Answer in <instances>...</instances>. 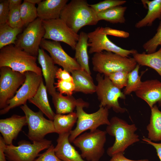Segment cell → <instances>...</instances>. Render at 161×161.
<instances>
[{
  "instance_id": "cell-27",
  "label": "cell",
  "mask_w": 161,
  "mask_h": 161,
  "mask_svg": "<svg viewBox=\"0 0 161 161\" xmlns=\"http://www.w3.org/2000/svg\"><path fill=\"white\" fill-rule=\"evenodd\" d=\"M151 109L149 123L147 126L148 138L151 141L161 140V111L154 105Z\"/></svg>"
},
{
  "instance_id": "cell-8",
  "label": "cell",
  "mask_w": 161,
  "mask_h": 161,
  "mask_svg": "<svg viewBox=\"0 0 161 161\" xmlns=\"http://www.w3.org/2000/svg\"><path fill=\"white\" fill-rule=\"evenodd\" d=\"M18 144V146L13 144L6 145L4 149L6 157L11 161H34L40 152L50 146L52 141L44 139L31 143L21 140Z\"/></svg>"
},
{
  "instance_id": "cell-22",
  "label": "cell",
  "mask_w": 161,
  "mask_h": 161,
  "mask_svg": "<svg viewBox=\"0 0 161 161\" xmlns=\"http://www.w3.org/2000/svg\"><path fill=\"white\" fill-rule=\"evenodd\" d=\"M47 92L46 87L43 80L35 94L28 101L38 107L49 119L53 120L56 114L50 105Z\"/></svg>"
},
{
  "instance_id": "cell-36",
  "label": "cell",
  "mask_w": 161,
  "mask_h": 161,
  "mask_svg": "<svg viewBox=\"0 0 161 161\" xmlns=\"http://www.w3.org/2000/svg\"><path fill=\"white\" fill-rule=\"evenodd\" d=\"M20 7L10 10L7 23L13 28H23L24 26L21 17Z\"/></svg>"
},
{
  "instance_id": "cell-12",
  "label": "cell",
  "mask_w": 161,
  "mask_h": 161,
  "mask_svg": "<svg viewBox=\"0 0 161 161\" xmlns=\"http://www.w3.org/2000/svg\"><path fill=\"white\" fill-rule=\"evenodd\" d=\"M45 31L44 38L64 42L74 50L79 39V35L75 33L60 18L42 20Z\"/></svg>"
},
{
  "instance_id": "cell-3",
  "label": "cell",
  "mask_w": 161,
  "mask_h": 161,
  "mask_svg": "<svg viewBox=\"0 0 161 161\" xmlns=\"http://www.w3.org/2000/svg\"><path fill=\"white\" fill-rule=\"evenodd\" d=\"M37 57L32 56L14 44L6 46L0 50V67L7 66L21 73L28 71L42 74L37 65Z\"/></svg>"
},
{
  "instance_id": "cell-15",
  "label": "cell",
  "mask_w": 161,
  "mask_h": 161,
  "mask_svg": "<svg viewBox=\"0 0 161 161\" xmlns=\"http://www.w3.org/2000/svg\"><path fill=\"white\" fill-rule=\"evenodd\" d=\"M40 47L49 53L55 64L61 66L69 73L81 69L75 58L71 57L65 51L60 42L43 38Z\"/></svg>"
},
{
  "instance_id": "cell-40",
  "label": "cell",
  "mask_w": 161,
  "mask_h": 161,
  "mask_svg": "<svg viewBox=\"0 0 161 161\" xmlns=\"http://www.w3.org/2000/svg\"><path fill=\"white\" fill-rule=\"evenodd\" d=\"M10 11L8 0H0V24L7 23Z\"/></svg>"
},
{
  "instance_id": "cell-42",
  "label": "cell",
  "mask_w": 161,
  "mask_h": 161,
  "mask_svg": "<svg viewBox=\"0 0 161 161\" xmlns=\"http://www.w3.org/2000/svg\"><path fill=\"white\" fill-rule=\"evenodd\" d=\"M109 161H149V160L147 159L137 160L129 159L124 156V153L120 152L112 156Z\"/></svg>"
},
{
  "instance_id": "cell-10",
  "label": "cell",
  "mask_w": 161,
  "mask_h": 161,
  "mask_svg": "<svg viewBox=\"0 0 161 161\" xmlns=\"http://www.w3.org/2000/svg\"><path fill=\"white\" fill-rule=\"evenodd\" d=\"M45 31L42 20L38 18L29 24L17 36L14 45L31 55L37 57Z\"/></svg>"
},
{
  "instance_id": "cell-9",
  "label": "cell",
  "mask_w": 161,
  "mask_h": 161,
  "mask_svg": "<svg viewBox=\"0 0 161 161\" xmlns=\"http://www.w3.org/2000/svg\"><path fill=\"white\" fill-rule=\"evenodd\" d=\"M20 108L26 117L29 129L27 136L32 142L43 140L48 134L56 133L53 120L46 119L40 110L35 112L27 104Z\"/></svg>"
},
{
  "instance_id": "cell-34",
  "label": "cell",
  "mask_w": 161,
  "mask_h": 161,
  "mask_svg": "<svg viewBox=\"0 0 161 161\" xmlns=\"http://www.w3.org/2000/svg\"><path fill=\"white\" fill-rule=\"evenodd\" d=\"M126 2V1L124 0H105L89 5L97 14L112 7L123 5Z\"/></svg>"
},
{
  "instance_id": "cell-13",
  "label": "cell",
  "mask_w": 161,
  "mask_h": 161,
  "mask_svg": "<svg viewBox=\"0 0 161 161\" xmlns=\"http://www.w3.org/2000/svg\"><path fill=\"white\" fill-rule=\"evenodd\" d=\"M0 69V109H2L24 83L26 76L24 73L14 71L8 67H1Z\"/></svg>"
},
{
  "instance_id": "cell-16",
  "label": "cell",
  "mask_w": 161,
  "mask_h": 161,
  "mask_svg": "<svg viewBox=\"0 0 161 161\" xmlns=\"http://www.w3.org/2000/svg\"><path fill=\"white\" fill-rule=\"evenodd\" d=\"M37 60L41 67L47 92L52 97L57 92L54 86L55 80L58 68L51 56L41 48L39 49Z\"/></svg>"
},
{
  "instance_id": "cell-38",
  "label": "cell",
  "mask_w": 161,
  "mask_h": 161,
  "mask_svg": "<svg viewBox=\"0 0 161 161\" xmlns=\"http://www.w3.org/2000/svg\"><path fill=\"white\" fill-rule=\"evenodd\" d=\"M53 144L43 153L39 155L34 161H64L58 158L56 155Z\"/></svg>"
},
{
  "instance_id": "cell-39",
  "label": "cell",
  "mask_w": 161,
  "mask_h": 161,
  "mask_svg": "<svg viewBox=\"0 0 161 161\" xmlns=\"http://www.w3.org/2000/svg\"><path fill=\"white\" fill-rule=\"evenodd\" d=\"M96 28L99 32L106 35H111L124 38H127L129 36V34L128 32L109 27H98Z\"/></svg>"
},
{
  "instance_id": "cell-7",
  "label": "cell",
  "mask_w": 161,
  "mask_h": 161,
  "mask_svg": "<svg viewBox=\"0 0 161 161\" xmlns=\"http://www.w3.org/2000/svg\"><path fill=\"white\" fill-rule=\"evenodd\" d=\"M97 82L96 93L100 101V107L112 108L115 112L123 113L126 111L120 105L119 99L124 100L126 95L121 89L115 86L108 77L98 73L96 76Z\"/></svg>"
},
{
  "instance_id": "cell-6",
  "label": "cell",
  "mask_w": 161,
  "mask_h": 161,
  "mask_svg": "<svg viewBox=\"0 0 161 161\" xmlns=\"http://www.w3.org/2000/svg\"><path fill=\"white\" fill-rule=\"evenodd\" d=\"M106 134V131L97 129L80 134L72 143L81 151L83 159L99 161L105 153Z\"/></svg>"
},
{
  "instance_id": "cell-37",
  "label": "cell",
  "mask_w": 161,
  "mask_h": 161,
  "mask_svg": "<svg viewBox=\"0 0 161 161\" xmlns=\"http://www.w3.org/2000/svg\"><path fill=\"white\" fill-rule=\"evenodd\" d=\"M55 88L62 94L72 95L75 92V86L73 82L58 80L57 82L55 83Z\"/></svg>"
},
{
  "instance_id": "cell-44",
  "label": "cell",
  "mask_w": 161,
  "mask_h": 161,
  "mask_svg": "<svg viewBox=\"0 0 161 161\" xmlns=\"http://www.w3.org/2000/svg\"><path fill=\"white\" fill-rule=\"evenodd\" d=\"M6 144L3 137L0 136V161H7L4 149Z\"/></svg>"
},
{
  "instance_id": "cell-45",
  "label": "cell",
  "mask_w": 161,
  "mask_h": 161,
  "mask_svg": "<svg viewBox=\"0 0 161 161\" xmlns=\"http://www.w3.org/2000/svg\"><path fill=\"white\" fill-rule=\"evenodd\" d=\"M8 1L10 10L20 7L22 4L21 0H8Z\"/></svg>"
},
{
  "instance_id": "cell-29",
  "label": "cell",
  "mask_w": 161,
  "mask_h": 161,
  "mask_svg": "<svg viewBox=\"0 0 161 161\" xmlns=\"http://www.w3.org/2000/svg\"><path fill=\"white\" fill-rule=\"evenodd\" d=\"M127 7L117 6L109 8L97 14L98 22L104 20L112 23H124L125 13Z\"/></svg>"
},
{
  "instance_id": "cell-28",
  "label": "cell",
  "mask_w": 161,
  "mask_h": 161,
  "mask_svg": "<svg viewBox=\"0 0 161 161\" xmlns=\"http://www.w3.org/2000/svg\"><path fill=\"white\" fill-rule=\"evenodd\" d=\"M77 119L76 112L66 115L56 114L53 120L56 133L59 134L70 132Z\"/></svg>"
},
{
  "instance_id": "cell-2",
  "label": "cell",
  "mask_w": 161,
  "mask_h": 161,
  "mask_svg": "<svg viewBox=\"0 0 161 161\" xmlns=\"http://www.w3.org/2000/svg\"><path fill=\"white\" fill-rule=\"evenodd\" d=\"M137 129L135 124H129L117 117H112L105 131L107 134L115 138L113 145L107 150L108 155L112 157L117 153H124L129 146L139 142V136L135 133Z\"/></svg>"
},
{
  "instance_id": "cell-19",
  "label": "cell",
  "mask_w": 161,
  "mask_h": 161,
  "mask_svg": "<svg viewBox=\"0 0 161 161\" xmlns=\"http://www.w3.org/2000/svg\"><path fill=\"white\" fill-rule=\"evenodd\" d=\"M70 132L59 134L54 150L56 156L64 161H87L84 160L71 144Z\"/></svg>"
},
{
  "instance_id": "cell-47",
  "label": "cell",
  "mask_w": 161,
  "mask_h": 161,
  "mask_svg": "<svg viewBox=\"0 0 161 161\" xmlns=\"http://www.w3.org/2000/svg\"><path fill=\"white\" fill-rule=\"evenodd\" d=\"M160 46H161V44L160 45Z\"/></svg>"
},
{
  "instance_id": "cell-41",
  "label": "cell",
  "mask_w": 161,
  "mask_h": 161,
  "mask_svg": "<svg viewBox=\"0 0 161 161\" xmlns=\"http://www.w3.org/2000/svg\"><path fill=\"white\" fill-rule=\"evenodd\" d=\"M55 78L58 80L73 82V78L70 73L61 68H58L57 71Z\"/></svg>"
},
{
  "instance_id": "cell-32",
  "label": "cell",
  "mask_w": 161,
  "mask_h": 161,
  "mask_svg": "<svg viewBox=\"0 0 161 161\" xmlns=\"http://www.w3.org/2000/svg\"><path fill=\"white\" fill-rule=\"evenodd\" d=\"M140 66L137 64L134 69L128 74L127 84L123 92L126 95L135 92L141 85V77L139 75Z\"/></svg>"
},
{
  "instance_id": "cell-11",
  "label": "cell",
  "mask_w": 161,
  "mask_h": 161,
  "mask_svg": "<svg viewBox=\"0 0 161 161\" xmlns=\"http://www.w3.org/2000/svg\"><path fill=\"white\" fill-rule=\"evenodd\" d=\"M24 73L26 79L24 83L15 95L7 101V106L1 109V115L7 113L13 108L26 104L27 101L33 97L36 93L43 80L42 75H38L31 71L27 72Z\"/></svg>"
},
{
  "instance_id": "cell-5",
  "label": "cell",
  "mask_w": 161,
  "mask_h": 161,
  "mask_svg": "<svg viewBox=\"0 0 161 161\" xmlns=\"http://www.w3.org/2000/svg\"><path fill=\"white\" fill-rule=\"evenodd\" d=\"M89 106V103L83 100L76 106L78 119L76 127L70 132L69 140L71 143L84 131L88 130H95L101 125H108L110 123L109 109L107 108L100 107L95 112L89 114L83 110L84 108Z\"/></svg>"
},
{
  "instance_id": "cell-24",
  "label": "cell",
  "mask_w": 161,
  "mask_h": 161,
  "mask_svg": "<svg viewBox=\"0 0 161 161\" xmlns=\"http://www.w3.org/2000/svg\"><path fill=\"white\" fill-rule=\"evenodd\" d=\"M52 97L56 114H64L73 112L77 105L83 100L76 99L72 95L64 96L57 92Z\"/></svg>"
},
{
  "instance_id": "cell-21",
  "label": "cell",
  "mask_w": 161,
  "mask_h": 161,
  "mask_svg": "<svg viewBox=\"0 0 161 161\" xmlns=\"http://www.w3.org/2000/svg\"><path fill=\"white\" fill-rule=\"evenodd\" d=\"M71 74L75 85V92L86 94L96 92V85L90 75L81 68L73 71Z\"/></svg>"
},
{
  "instance_id": "cell-14",
  "label": "cell",
  "mask_w": 161,
  "mask_h": 161,
  "mask_svg": "<svg viewBox=\"0 0 161 161\" xmlns=\"http://www.w3.org/2000/svg\"><path fill=\"white\" fill-rule=\"evenodd\" d=\"M87 35L88 46L90 47L89 53L90 54L104 50L128 57L129 55L138 52L136 50L134 49L127 50L117 46L109 40L107 35L100 33L97 28L94 31L88 33Z\"/></svg>"
},
{
  "instance_id": "cell-43",
  "label": "cell",
  "mask_w": 161,
  "mask_h": 161,
  "mask_svg": "<svg viewBox=\"0 0 161 161\" xmlns=\"http://www.w3.org/2000/svg\"><path fill=\"white\" fill-rule=\"evenodd\" d=\"M142 140L148 144L150 145L155 149L157 154L161 161V143H156L152 142L148 138L144 137Z\"/></svg>"
},
{
  "instance_id": "cell-46",
  "label": "cell",
  "mask_w": 161,
  "mask_h": 161,
  "mask_svg": "<svg viewBox=\"0 0 161 161\" xmlns=\"http://www.w3.org/2000/svg\"><path fill=\"white\" fill-rule=\"evenodd\" d=\"M25 1L33 4H39L42 1L41 0H24Z\"/></svg>"
},
{
  "instance_id": "cell-26",
  "label": "cell",
  "mask_w": 161,
  "mask_h": 161,
  "mask_svg": "<svg viewBox=\"0 0 161 161\" xmlns=\"http://www.w3.org/2000/svg\"><path fill=\"white\" fill-rule=\"evenodd\" d=\"M133 55L137 64L154 69L161 77V47L157 51L152 53L137 52Z\"/></svg>"
},
{
  "instance_id": "cell-35",
  "label": "cell",
  "mask_w": 161,
  "mask_h": 161,
  "mask_svg": "<svg viewBox=\"0 0 161 161\" xmlns=\"http://www.w3.org/2000/svg\"><path fill=\"white\" fill-rule=\"evenodd\" d=\"M129 73L124 71L117 72L110 74L107 76L115 86L121 89L126 85Z\"/></svg>"
},
{
  "instance_id": "cell-4",
  "label": "cell",
  "mask_w": 161,
  "mask_h": 161,
  "mask_svg": "<svg viewBox=\"0 0 161 161\" xmlns=\"http://www.w3.org/2000/svg\"><path fill=\"white\" fill-rule=\"evenodd\" d=\"M92 61L93 70L106 76L117 72H129L137 64L133 58L105 51L94 53Z\"/></svg>"
},
{
  "instance_id": "cell-31",
  "label": "cell",
  "mask_w": 161,
  "mask_h": 161,
  "mask_svg": "<svg viewBox=\"0 0 161 161\" xmlns=\"http://www.w3.org/2000/svg\"><path fill=\"white\" fill-rule=\"evenodd\" d=\"M20 12L21 17L24 26H27L38 18L37 9L35 4L24 0L21 5Z\"/></svg>"
},
{
  "instance_id": "cell-20",
  "label": "cell",
  "mask_w": 161,
  "mask_h": 161,
  "mask_svg": "<svg viewBox=\"0 0 161 161\" xmlns=\"http://www.w3.org/2000/svg\"><path fill=\"white\" fill-rule=\"evenodd\" d=\"M68 0H45L42 1L37 8L38 17L42 20L60 18L61 13Z\"/></svg>"
},
{
  "instance_id": "cell-23",
  "label": "cell",
  "mask_w": 161,
  "mask_h": 161,
  "mask_svg": "<svg viewBox=\"0 0 161 161\" xmlns=\"http://www.w3.org/2000/svg\"><path fill=\"white\" fill-rule=\"evenodd\" d=\"M79 39L75 49V58L81 69L91 75L89 66V58L88 53V37L87 34L81 32L79 35Z\"/></svg>"
},
{
  "instance_id": "cell-25",
  "label": "cell",
  "mask_w": 161,
  "mask_h": 161,
  "mask_svg": "<svg viewBox=\"0 0 161 161\" xmlns=\"http://www.w3.org/2000/svg\"><path fill=\"white\" fill-rule=\"evenodd\" d=\"M141 1L143 4L147 5L148 11L145 16L135 24V27L137 28L151 26L156 19L161 20V0Z\"/></svg>"
},
{
  "instance_id": "cell-17",
  "label": "cell",
  "mask_w": 161,
  "mask_h": 161,
  "mask_svg": "<svg viewBox=\"0 0 161 161\" xmlns=\"http://www.w3.org/2000/svg\"><path fill=\"white\" fill-rule=\"evenodd\" d=\"M27 125L25 116L14 114L0 120V132L7 145L12 144L24 126Z\"/></svg>"
},
{
  "instance_id": "cell-33",
  "label": "cell",
  "mask_w": 161,
  "mask_h": 161,
  "mask_svg": "<svg viewBox=\"0 0 161 161\" xmlns=\"http://www.w3.org/2000/svg\"><path fill=\"white\" fill-rule=\"evenodd\" d=\"M161 44V21L153 37L143 44V47L148 54L156 51L159 46Z\"/></svg>"
},
{
  "instance_id": "cell-18",
  "label": "cell",
  "mask_w": 161,
  "mask_h": 161,
  "mask_svg": "<svg viewBox=\"0 0 161 161\" xmlns=\"http://www.w3.org/2000/svg\"><path fill=\"white\" fill-rule=\"evenodd\" d=\"M136 95L145 101L152 108L157 103L161 106V81L152 79L142 82L135 92Z\"/></svg>"
},
{
  "instance_id": "cell-1",
  "label": "cell",
  "mask_w": 161,
  "mask_h": 161,
  "mask_svg": "<svg viewBox=\"0 0 161 161\" xmlns=\"http://www.w3.org/2000/svg\"><path fill=\"white\" fill-rule=\"evenodd\" d=\"M60 18L77 34L83 27L98 22L97 14L85 0H71L63 8Z\"/></svg>"
},
{
  "instance_id": "cell-30",
  "label": "cell",
  "mask_w": 161,
  "mask_h": 161,
  "mask_svg": "<svg viewBox=\"0 0 161 161\" xmlns=\"http://www.w3.org/2000/svg\"><path fill=\"white\" fill-rule=\"evenodd\" d=\"M23 28H13L7 23L0 24V49L10 44H14Z\"/></svg>"
}]
</instances>
